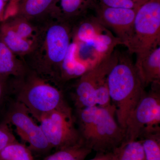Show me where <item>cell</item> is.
I'll return each instance as SVG.
<instances>
[{
	"mask_svg": "<svg viewBox=\"0 0 160 160\" xmlns=\"http://www.w3.org/2000/svg\"><path fill=\"white\" fill-rule=\"evenodd\" d=\"M112 152L113 160H146L139 140L123 142Z\"/></svg>",
	"mask_w": 160,
	"mask_h": 160,
	"instance_id": "ac0fdd59",
	"label": "cell"
},
{
	"mask_svg": "<svg viewBox=\"0 0 160 160\" xmlns=\"http://www.w3.org/2000/svg\"><path fill=\"white\" fill-rule=\"evenodd\" d=\"M135 67L144 88L160 85V47L136 56Z\"/></svg>",
	"mask_w": 160,
	"mask_h": 160,
	"instance_id": "8fae6325",
	"label": "cell"
},
{
	"mask_svg": "<svg viewBox=\"0 0 160 160\" xmlns=\"http://www.w3.org/2000/svg\"><path fill=\"white\" fill-rule=\"evenodd\" d=\"M56 1L20 0L12 16L25 19L36 27L50 18Z\"/></svg>",
	"mask_w": 160,
	"mask_h": 160,
	"instance_id": "7c38bea8",
	"label": "cell"
},
{
	"mask_svg": "<svg viewBox=\"0 0 160 160\" xmlns=\"http://www.w3.org/2000/svg\"><path fill=\"white\" fill-rule=\"evenodd\" d=\"M39 122L52 149L58 150L83 141L71 108L66 102L43 116Z\"/></svg>",
	"mask_w": 160,
	"mask_h": 160,
	"instance_id": "8992f818",
	"label": "cell"
},
{
	"mask_svg": "<svg viewBox=\"0 0 160 160\" xmlns=\"http://www.w3.org/2000/svg\"><path fill=\"white\" fill-rule=\"evenodd\" d=\"M160 0H146L137 9L132 35L126 46L129 54H145L160 46Z\"/></svg>",
	"mask_w": 160,
	"mask_h": 160,
	"instance_id": "277c9868",
	"label": "cell"
},
{
	"mask_svg": "<svg viewBox=\"0 0 160 160\" xmlns=\"http://www.w3.org/2000/svg\"><path fill=\"white\" fill-rule=\"evenodd\" d=\"M146 0H96L102 6L111 8L137 9Z\"/></svg>",
	"mask_w": 160,
	"mask_h": 160,
	"instance_id": "7402d4cb",
	"label": "cell"
},
{
	"mask_svg": "<svg viewBox=\"0 0 160 160\" xmlns=\"http://www.w3.org/2000/svg\"><path fill=\"white\" fill-rule=\"evenodd\" d=\"M146 160H160V131L143 135L138 139Z\"/></svg>",
	"mask_w": 160,
	"mask_h": 160,
	"instance_id": "ffe728a7",
	"label": "cell"
},
{
	"mask_svg": "<svg viewBox=\"0 0 160 160\" xmlns=\"http://www.w3.org/2000/svg\"><path fill=\"white\" fill-rule=\"evenodd\" d=\"M4 1H5V2H9L10 0H4Z\"/></svg>",
	"mask_w": 160,
	"mask_h": 160,
	"instance_id": "83f0119b",
	"label": "cell"
},
{
	"mask_svg": "<svg viewBox=\"0 0 160 160\" xmlns=\"http://www.w3.org/2000/svg\"><path fill=\"white\" fill-rule=\"evenodd\" d=\"M20 0H10L8 5L6 6L4 14V20H6L14 14L15 9L18 3Z\"/></svg>",
	"mask_w": 160,
	"mask_h": 160,
	"instance_id": "d4e9b609",
	"label": "cell"
},
{
	"mask_svg": "<svg viewBox=\"0 0 160 160\" xmlns=\"http://www.w3.org/2000/svg\"><path fill=\"white\" fill-rule=\"evenodd\" d=\"M13 78L9 82V90L14 100L22 104L38 122L66 102L61 89L29 69L22 76Z\"/></svg>",
	"mask_w": 160,
	"mask_h": 160,
	"instance_id": "3957f363",
	"label": "cell"
},
{
	"mask_svg": "<svg viewBox=\"0 0 160 160\" xmlns=\"http://www.w3.org/2000/svg\"><path fill=\"white\" fill-rule=\"evenodd\" d=\"M6 3L4 0H0V22L4 21V14L6 7Z\"/></svg>",
	"mask_w": 160,
	"mask_h": 160,
	"instance_id": "4316f807",
	"label": "cell"
},
{
	"mask_svg": "<svg viewBox=\"0 0 160 160\" xmlns=\"http://www.w3.org/2000/svg\"><path fill=\"white\" fill-rule=\"evenodd\" d=\"M118 52L113 51L94 67L78 78L72 95L76 109L97 106L93 94L95 91L107 82L112 68L118 59Z\"/></svg>",
	"mask_w": 160,
	"mask_h": 160,
	"instance_id": "9c48e42d",
	"label": "cell"
},
{
	"mask_svg": "<svg viewBox=\"0 0 160 160\" xmlns=\"http://www.w3.org/2000/svg\"><path fill=\"white\" fill-rule=\"evenodd\" d=\"M36 27L31 50L21 59L30 70L58 83L60 67L71 42L72 24L49 18Z\"/></svg>",
	"mask_w": 160,
	"mask_h": 160,
	"instance_id": "6da1fadb",
	"label": "cell"
},
{
	"mask_svg": "<svg viewBox=\"0 0 160 160\" xmlns=\"http://www.w3.org/2000/svg\"><path fill=\"white\" fill-rule=\"evenodd\" d=\"M89 160H113L112 152H97L94 158Z\"/></svg>",
	"mask_w": 160,
	"mask_h": 160,
	"instance_id": "484cf974",
	"label": "cell"
},
{
	"mask_svg": "<svg viewBox=\"0 0 160 160\" xmlns=\"http://www.w3.org/2000/svg\"><path fill=\"white\" fill-rule=\"evenodd\" d=\"M34 119L22 104L14 100L8 109L5 122L14 126L17 134L23 141L28 143L32 151L46 153L51 147L41 126Z\"/></svg>",
	"mask_w": 160,
	"mask_h": 160,
	"instance_id": "ba28073f",
	"label": "cell"
},
{
	"mask_svg": "<svg viewBox=\"0 0 160 160\" xmlns=\"http://www.w3.org/2000/svg\"><path fill=\"white\" fill-rule=\"evenodd\" d=\"M28 70L22 60L0 40V74L8 77H20Z\"/></svg>",
	"mask_w": 160,
	"mask_h": 160,
	"instance_id": "2e32d148",
	"label": "cell"
},
{
	"mask_svg": "<svg viewBox=\"0 0 160 160\" xmlns=\"http://www.w3.org/2000/svg\"><path fill=\"white\" fill-rule=\"evenodd\" d=\"M4 21H6L12 29L21 37L26 39L33 40L36 27L27 20L12 16Z\"/></svg>",
	"mask_w": 160,
	"mask_h": 160,
	"instance_id": "44dd1931",
	"label": "cell"
},
{
	"mask_svg": "<svg viewBox=\"0 0 160 160\" xmlns=\"http://www.w3.org/2000/svg\"><path fill=\"white\" fill-rule=\"evenodd\" d=\"M77 52V44L72 41L60 67L58 82H65L78 78L90 69L79 60Z\"/></svg>",
	"mask_w": 160,
	"mask_h": 160,
	"instance_id": "5bb4252c",
	"label": "cell"
},
{
	"mask_svg": "<svg viewBox=\"0 0 160 160\" xmlns=\"http://www.w3.org/2000/svg\"><path fill=\"white\" fill-rule=\"evenodd\" d=\"M92 151L82 141L74 146L58 149L43 160H85Z\"/></svg>",
	"mask_w": 160,
	"mask_h": 160,
	"instance_id": "e0dca14e",
	"label": "cell"
},
{
	"mask_svg": "<svg viewBox=\"0 0 160 160\" xmlns=\"http://www.w3.org/2000/svg\"><path fill=\"white\" fill-rule=\"evenodd\" d=\"M96 0H56L50 18L73 24L92 8Z\"/></svg>",
	"mask_w": 160,
	"mask_h": 160,
	"instance_id": "4fadbf2b",
	"label": "cell"
},
{
	"mask_svg": "<svg viewBox=\"0 0 160 160\" xmlns=\"http://www.w3.org/2000/svg\"><path fill=\"white\" fill-rule=\"evenodd\" d=\"M0 160H33L29 147L16 140L0 151Z\"/></svg>",
	"mask_w": 160,
	"mask_h": 160,
	"instance_id": "d6986e66",
	"label": "cell"
},
{
	"mask_svg": "<svg viewBox=\"0 0 160 160\" xmlns=\"http://www.w3.org/2000/svg\"><path fill=\"white\" fill-rule=\"evenodd\" d=\"M107 83L117 121L125 130L129 115L146 92L129 55L118 52L117 62L108 74Z\"/></svg>",
	"mask_w": 160,
	"mask_h": 160,
	"instance_id": "7a4b0ae2",
	"label": "cell"
},
{
	"mask_svg": "<svg viewBox=\"0 0 160 160\" xmlns=\"http://www.w3.org/2000/svg\"><path fill=\"white\" fill-rule=\"evenodd\" d=\"M97 19L104 27L111 28L126 46L132 35L137 9L111 8L95 2L92 6Z\"/></svg>",
	"mask_w": 160,
	"mask_h": 160,
	"instance_id": "30bf717a",
	"label": "cell"
},
{
	"mask_svg": "<svg viewBox=\"0 0 160 160\" xmlns=\"http://www.w3.org/2000/svg\"><path fill=\"white\" fill-rule=\"evenodd\" d=\"M0 40L20 59L28 54L32 47V40L21 37L6 21L0 24Z\"/></svg>",
	"mask_w": 160,
	"mask_h": 160,
	"instance_id": "9a60e30c",
	"label": "cell"
},
{
	"mask_svg": "<svg viewBox=\"0 0 160 160\" xmlns=\"http://www.w3.org/2000/svg\"><path fill=\"white\" fill-rule=\"evenodd\" d=\"M8 124L4 122L0 125V151L17 140Z\"/></svg>",
	"mask_w": 160,
	"mask_h": 160,
	"instance_id": "603a6c76",
	"label": "cell"
},
{
	"mask_svg": "<svg viewBox=\"0 0 160 160\" xmlns=\"http://www.w3.org/2000/svg\"><path fill=\"white\" fill-rule=\"evenodd\" d=\"M9 78L0 74V106L9 90Z\"/></svg>",
	"mask_w": 160,
	"mask_h": 160,
	"instance_id": "cb8c5ba5",
	"label": "cell"
},
{
	"mask_svg": "<svg viewBox=\"0 0 160 160\" xmlns=\"http://www.w3.org/2000/svg\"><path fill=\"white\" fill-rule=\"evenodd\" d=\"M160 85H152L129 115L124 142L138 140L143 135L160 131Z\"/></svg>",
	"mask_w": 160,
	"mask_h": 160,
	"instance_id": "5b68a950",
	"label": "cell"
},
{
	"mask_svg": "<svg viewBox=\"0 0 160 160\" xmlns=\"http://www.w3.org/2000/svg\"><path fill=\"white\" fill-rule=\"evenodd\" d=\"M115 117V109L103 108L94 124L81 134L83 142L92 150L111 152L124 142L125 130Z\"/></svg>",
	"mask_w": 160,
	"mask_h": 160,
	"instance_id": "52a82bcc",
	"label": "cell"
}]
</instances>
